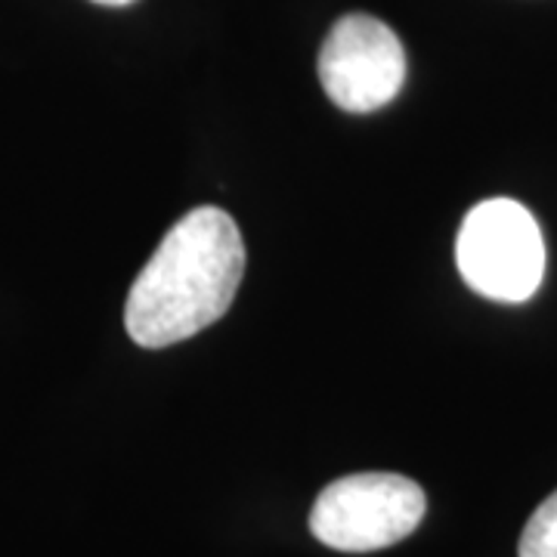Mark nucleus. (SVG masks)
<instances>
[{"label":"nucleus","instance_id":"4","mask_svg":"<svg viewBox=\"0 0 557 557\" xmlns=\"http://www.w3.org/2000/svg\"><path fill=\"white\" fill-rule=\"evenodd\" d=\"M317 72L329 100L344 112L366 115L397 100L406 81V50L391 25L350 13L332 25Z\"/></svg>","mask_w":557,"mask_h":557},{"label":"nucleus","instance_id":"5","mask_svg":"<svg viewBox=\"0 0 557 557\" xmlns=\"http://www.w3.org/2000/svg\"><path fill=\"white\" fill-rule=\"evenodd\" d=\"M520 557H557V490L527 520L518 545Z\"/></svg>","mask_w":557,"mask_h":557},{"label":"nucleus","instance_id":"2","mask_svg":"<svg viewBox=\"0 0 557 557\" xmlns=\"http://www.w3.org/2000/svg\"><path fill=\"white\" fill-rule=\"evenodd\" d=\"M461 278L490 300L523 304L545 276V242L536 218L515 199H486L458 230Z\"/></svg>","mask_w":557,"mask_h":557},{"label":"nucleus","instance_id":"6","mask_svg":"<svg viewBox=\"0 0 557 557\" xmlns=\"http://www.w3.org/2000/svg\"><path fill=\"white\" fill-rule=\"evenodd\" d=\"M94 3H102V7H127L134 0H94Z\"/></svg>","mask_w":557,"mask_h":557},{"label":"nucleus","instance_id":"1","mask_svg":"<svg viewBox=\"0 0 557 557\" xmlns=\"http://www.w3.org/2000/svg\"><path fill=\"white\" fill-rule=\"evenodd\" d=\"M245 242L220 208H196L168 230L127 295L124 325L139 347L159 350L218 322L239 292Z\"/></svg>","mask_w":557,"mask_h":557},{"label":"nucleus","instance_id":"3","mask_svg":"<svg viewBox=\"0 0 557 557\" xmlns=\"http://www.w3.org/2000/svg\"><path fill=\"white\" fill-rule=\"evenodd\" d=\"M428 498L403 474H350L329 483L310 511V533L347 555L381 552L412 536L424 520Z\"/></svg>","mask_w":557,"mask_h":557}]
</instances>
